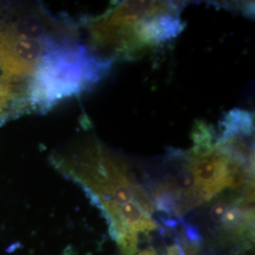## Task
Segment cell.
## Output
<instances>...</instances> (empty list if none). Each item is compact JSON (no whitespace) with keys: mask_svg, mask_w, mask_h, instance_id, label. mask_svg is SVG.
I'll return each mask as SVG.
<instances>
[{"mask_svg":"<svg viewBox=\"0 0 255 255\" xmlns=\"http://www.w3.org/2000/svg\"><path fill=\"white\" fill-rule=\"evenodd\" d=\"M79 35L41 5L0 3V122L32 112V102L64 46Z\"/></svg>","mask_w":255,"mask_h":255,"instance_id":"cell-1","label":"cell"},{"mask_svg":"<svg viewBox=\"0 0 255 255\" xmlns=\"http://www.w3.org/2000/svg\"><path fill=\"white\" fill-rule=\"evenodd\" d=\"M182 4L173 1H119L84 27L94 53L114 63L132 60L172 41L183 30Z\"/></svg>","mask_w":255,"mask_h":255,"instance_id":"cell-2","label":"cell"}]
</instances>
